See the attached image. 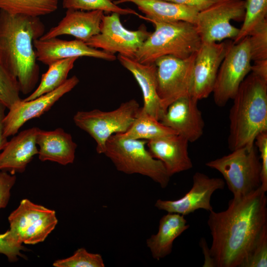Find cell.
I'll return each instance as SVG.
<instances>
[{"label": "cell", "mask_w": 267, "mask_h": 267, "mask_svg": "<svg viewBox=\"0 0 267 267\" xmlns=\"http://www.w3.org/2000/svg\"><path fill=\"white\" fill-rule=\"evenodd\" d=\"M192 8L198 12L202 11L220 0H165Z\"/></svg>", "instance_id": "74e56055"}, {"label": "cell", "mask_w": 267, "mask_h": 267, "mask_svg": "<svg viewBox=\"0 0 267 267\" xmlns=\"http://www.w3.org/2000/svg\"><path fill=\"white\" fill-rule=\"evenodd\" d=\"M60 0H0V10L39 17L55 11Z\"/></svg>", "instance_id": "4316f807"}, {"label": "cell", "mask_w": 267, "mask_h": 267, "mask_svg": "<svg viewBox=\"0 0 267 267\" xmlns=\"http://www.w3.org/2000/svg\"><path fill=\"white\" fill-rule=\"evenodd\" d=\"M208 225L212 237L209 248L214 267H241L247 256L267 230V197L260 187L227 209L209 212Z\"/></svg>", "instance_id": "6da1fadb"}, {"label": "cell", "mask_w": 267, "mask_h": 267, "mask_svg": "<svg viewBox=\"0 0 267 267\" xmlns=\"http://www.w3.org/2000/svg\"><path fill=\"white\" fill-rule=\"evenodd\" d=\"M232 99L228 137L231 151L254 145L257 135L267 131V81L251 73Z\"/></svg>", "instance_id": "3957f363"}, {"label": "cell", "mask_w": 267, "mask_h": 267, "mask_svg": "<svg viewBox=\"0 0 267 267\" xmlns=\"http://www.w3.org/2000/svg\"><path fill=\"white\" fill-rule=\"evenodd\" d=\"M189 227L184 216L168 213L159 221L158 231L146 240L153 259L160 260L170 254L175 240Z\"/></svg>", "instance_id": "603a6c76"}, {"label": "cell", "mask_w": 267, "mask_h": 267, "mask_svg": "<svg viewBox=\"0 0 267 267\" xmlns=\"http://www.w3.org/2000/svg\"><path fill=\"white\" fill-rule=\"evenodd\" d=\"M39 130L38 127L25 130L7 141L0 152V171L11 175L25 171L34 156L38 154L37 136Z\"/></svg>", "instance_id": "ffe728a7"}, {"label": "cell", "mask_w": 267, "mask_h": 267, "mask_svg": "<svg viewBox=\"0 0 267 267\" xmlns=\"http://www.w3.org/2000/svg\"><path fill=\"white\" fill-rule=\"evenodd\" d=\"M192 180V187L182 197L175 200L158 199L155 207L167 213L184 216L199 209L209 212L213 210L211 204L212 195L216 190L224 188V180L219 178H210L204 173L196 172Z\"/></svg>", "instance_id": "5bb4252c"}, {"label": "cell", "mask_w": 267, "mask_h": 267, "mask_svg": "<svg viewBox=\"0 0 267 267\" xmlns=\"http://www.w3.org/2000/svg\"><path fill=\"white\" fill-rule=\"evenodd\" d=\"M205 165L222 175L234 200L241 199L261 187V163L255 145L236 149Z\"/></svg>", "instance_id": "8992f818"}, {"label": "cell", "mask_w": 267, "mask_h": 267, "mask_svg": "<svg viewBox=\"0 0 267 267\" xmlns=\"http://www.w3.org/2000/svg\"><path fill=\"white\" fill-rule=\"evenodd\" d=\"M233 41L202 43L196 52L192 96L201 100L212 93L221 64Z\"/></svg>", "instance_id": "7c38bea8"}, {"label": "cell", "mask_w": 267, "mask_h": 267, "mask_svg": "<svg viewBox=\"0 0 267 267\" xmlns=\"http://www.w3.org/2000/svg\"><path fill=\"white\" fill-rule=\"evenodd\" d=\"M44 29L39 17L0 10V63L17 78L24 94L32 92L38 81L33 42L44 34Z\"/></svg>", "instance_id": "7a4b0ae2"}, {"label": "cell", "mask_w": 267, "mask_h": 267, "mask_svg": "<svg viewBox=\"0 0 267 267\" xmlns=\"http://www.w3.org/2000/svg\"><path fill=\"white\" fill-rule=\"evenodd\" d=\"M200 246L202 249L205 257L204 264L203 267H214L213 261L211 256L210 249L204 238H201V240L200 241Z\"/></svg>", "instance_id": "60d3db41"}, {"label": "cell", "mask_w": 267, "mask_h": 267, "mask_svg": "<svg viewBox=\"0 0 267 267\" xmlns=\"http://www.w3.org/2000/svg\"><path fill=\"white\" fill-rule=\"evenodd\" d=\"M120 14L111 13L104 15L100 32L86 43L89 46L102 50L108 53L134 58L135 54L151 32L143 24L136 30L125 28L122 24Z\"/></svg>", "instance_id": "8fae6325"}, {"label": "cell", "mask_w": 267, "mask_h": 267, "mask_svg": "<svg viewBox=\"0 0 267 267\" xmlns=\"http://www.w3.org/2000/svg\"><path fill=\"white\" fill-rule=\"evenodd\" d=\"M196 52L185 59L166 55L155 61L157 92L165 111L176 100L192 95Z\"/></svg>", "instance_id": "ba28073f"}, {"label": "cell", "mask_w": 267, "mask_h": 267, "mask_svg": "<svg viewBox=\"0 0 267 267\" xmlns=\"http://www.w3.org/2000/svg\"><path fill=\"white\" fill-rule=\"evenodd\" d=\"M63 7L67 9L101 10L107 13H117L120 15H139V14L132 9L119 6L115 4L113 0H63Z\"/></svg>", "instance_id": "f546056e"}, {"label": "cell", "mask_w": 267, "mask_h": 267, "mask_svg": "<svg viewBox=\"0 0 267 267\" xmlns=\"http://www.w3.org/2000/svg\"><path fill=\"white\" fill-rule=\"evenodd\" d=\"M33 45L37 59L48 66L56 61L73 57L87 56L109 61L116 59L114 54L91 47L77 39L66 41L57 37L47 40L38 39L33 42Z\"/></svg>", "instance_id": "2e32d148"}, {"label": "cell", "mask_w": 267, "mask_h": 267, "mask_svg": "<svg viewBox=\"0 0 267 267\" xmlns=\"http://www.w3.org/2000/svg\"><path fill=\"white\" fill-rule=\"evenodd\" d=\"M16 179L15 175L0 171V209L7 206L10 197V191Z\"/></svg>", "instance_id": "8d00e7d4"}, {"label": "cell", "mask_w": 267, "mask_h": 267, "mask_svg": "<svg viewBox=\"0 0 267 267\" xmlns=\"http://www.w3.org/2000/svg\"><path fill=\"white\" fill-rule=\"evenodd\" d=\"M198 101L192 95L176 100L167 108L160 122L189 142L197 141L202 136L205 126Z\"/></svg>", "instance_id": "9a60e30c"}, {"label": "cell", "mask_w": 267, "mask_h": 267, "mask_svg": "<svg viewBox=\"0 0 267 267\" xmlns=\"http://www.w3.org/2000/svg\"><path fill=\"white\" fill-rule=\"evenodd\" d=\"M57 222L55 212L50 210L25 230L20 238L21 243L33 245L43 242L54 229Z\"/></svg>", "instance_id": "f1b7e54d"}, {"label": "cell", "mask_w": 267, "mask_h": 267, "mask_svg": "<svg viewBox=\"0 0 267 267\" xmlns=\"http://www.w3.org/2000/svg\"><path fill=\"white\" fill-rule=\"evenodd\" d=\"M254 62L251 67V73L267 81V59Z\"/></svg>", "instance_id": "f35d334b"}, {"label": "cell", "mask_w": 267, "mask_h": 267, "mask_svg": "<svg viewBox=\"0 0 267 267\" xmlns=\"http://www.w3.org/2000/svg\"><path fill=\"white\" fill-rule=\"evenodd\" d=\"M78 58L73 57L62 59L49 65L47 71L43 74L37 88L23 100L29 101L34 99L61 86L67 80L68 74Z\"/></svg>", "instance_id": "484cf974"}, {"label": "cell", "mask_w": 267, "mask_h": 267, "mask_svg": "<svg viewBox=\"0 0 267 267\" xmlns=\"http://www.w3.org/2000/svg\"><path fill=\"white\" fill-rule=\"evenodd\" d=\"M251 61L247 36L233 44L221 64L212 92L217 106L223 107L233 98L241 84L251 71Z\"/></svg>", "instance_id": "30bf717a"}, {"label": "cell", "mask_w": 267, "mask_h": 267, "mask_svg": "<svg viewBox=\"0 0 267 267\" xmlns=\"http://www.w3.org/2000/svg\"><path fill=\"white\" fill-rule=\"evenodd\" d=\"M267 267V230L260 237L241 267Z\"/></svg>", "instance_id": "836d02e7"}, {"label": "cell", "mask_w": 267, "mask_h": 267, "mask_svg": "<svg viewBox=\"0 0 267 267\" xmlns=\"http://www.w3.org/2000/svg\"><path fill=\"white\" fill-rule=\"evenodd\" d=\"M251 60L267 59V19L256 27L248 36Z\"/></svg>", "instance_id": "d6a6232c"}, {"label": "cell", "mask_w": 267, "mask_h": 267, "mask_svg": "<svg viewBox=\"0 0 267 267\" xmlns=\"http://www.w3.org/2000/svg\"><path fill=\"white\" fill-rule=\"evenodd\" d=\"M104 12L101 10L87 11L68 9L65 16L55 27L44 34L41 40L69 35L77 40L87 42L100 32Z\"/></svg>", "instance_id": "d6986e66"}, {"label": "cell", "mask_w": 267, "mask_h": 267, "mask_svg": "<svg viewBox=\"0 0 267 267\" xmlns=\"http://www.w3.org/2000/svg\"><path fill=\"white\" fill-rule=\"evenodd\" d=\"M124 138L150 140L177 133L159 121L140 110L130 128L117 134Z\"/></svg>", "instance_id": "d4e9b609"}, {"label": "cell", "mask_w": 267, "mask_h": 267, "mask_svg": "<svg viewBox=\"0 0 267 267\" xmlns=\"http://www.w3.org/2000/svg\"><path fill=\"white\" fill-rule=\"evenodd\" d=\"M50 210L27 199H23L19 206L10 213L8 218L9 223L8 230L13 240L17 244L22 245L20 238L25 230Z\"/></svg>", "instance_id": "cb8c5ba5"}, {"label": "cell", "mask_w": 267, "mask_h": 267, "mask_svg": "<svg viewBox=\"0 0 267 267\" xmlns=\"http://www.w3.org/2000/svg\"><path fill=\"white\" fill-rule=\"evenodd\" d=\"M118 5L125 2L134 4L145 14L140 18L161 22L186 21L195 24L198 12L186 6L165 0H116Z\"/></svg>", "instance_id": "7402d4cb"}, {"label": "cell", "mask_w": 267, "mask_h": 267, "mask_svg": "<svg viewBox=\"0 0 267 267\" xmlns=\"http://www.w3.org/2000/svg\"><path fill=\"white\" fill-rule=\"evenodd\" d=\"M245 7L243 23L238 35L233 40L234 44L248 36L256 27L267 19V0H246Z\"/></svg>", "instance_id": "83f0119b"}, {"label": "cell", "mask_w": 267, "mask_h": 267, "mask_svg": "<svg viewBox=\"0 0 267 267\" xmlns=\"http://www.w3.org/2000/svg\"><path fill=\"white\" fill-rule=\"evenodd\" d=\"M245 15V0H220L198 12L194 24L202 43L234 40L239 28L230 21H243Z\"/></svg>", "instance_id": "9c48e42d"}, {"label": "cell", "mask_w": 267, "mask_h": 267, "mask_svg": "<svg viewBox=\"0 0 267 267\" xmlns=\"http://www.w3.org/2000/svg\"><path fill=\"white\" fill-rule=\"evenodd\" d=\"M37 144L41 161H50L64 166L74 161L77 145L71 135L61 128L49 131L40 129Z\"/></svg>", "instance_id": "44dd1931"}, {"label": "cell", "mask_w": 267, "mask_h": 267, "mask_svg": "<svg viewBox=\"0 0 267 267\" xmlns=\"http://www.w3.org/2000/svg\"><path fill=\"white\" fill-rule=\"evenodd\" d=\"M55 267H104L105 264L101 255L89 252L86 249H78L74 254L67 258L55 261Z\"/></svg>", "instance_id": "1f68e13d"}, {"label": "cell", "mask_w": 267, "mask_h": 267, "mask_svg": "<svg viewBox=\"0 0 267 267\" xmlns=\"http://www.w3.org/2000/svg\"><path fill=\"white\" fill-rule=\"evenodd\" d=\"M147 143L145 140L124 138L116 134L107 140L103 154L118 171L147 177L161 187L165 188L171 176L163 164L154 158L146 148Z\"/></svg>", "instance_id": "5b68a950"}, {"label": "cell", "mask_w": 267, "mask_h": 267, "mask_svg": "<svg viewBox=\"0 0 267 267\" xmlns=\"http://www.w3.org/2000/svg\"><path fill=\"white\" fill-rule=\"evenodd\" d=\"M6 107L0 102V152L7 142V137L4 135L3 120L5 115Z\"/></svg>", "instance_id": "ab89813d"}, {"label": "cell", "mask_w": 267, "mask_h": 267, "mask_svg": "<svg viewBox=\"0 0 267 267\" xmlns=\"http://www.w3.org/2000/svg\"><path fill=\"white\" fill-rule=\"evenodd\" d=\"M254 144L260 153L261 163V188L266 192L267 191V131L259 134L255 138Z\"/></svg>", "instance_id": "e575fe53"}, {"label": "cell", "mask_w": 267, "mask_h": 267, "mask_svg": "<svg viewBox=\"0 0 267 267\" xmlns=\"http://www.w3.org/2000/svg\"><path fill=\"white\" fill-rule=\"evenodd\" d=\"M117 59L121 65L132 74L141 89L143 99V105L141 110L160 121L165 111L157 92L155 63L142 64L134 58L120 54L118 55Z\"/></svg>", "instance_id": "ac0fdd59"}, {"label": "cell", "mask_w": 267, "mask_h": 267, "mask_svg": "<svg viewBox=\"0 0 267 267\" xmlns=\"http://www.w3.org/2000/svg\"><path fill=\"white\" fill-rule=\"evenodd\" d=\"M147 21L154 25L155 30L135 54L134 58L141 63H154L166 55L185 59L197 51L202 43L194 24L182 21Z\"/></svg>", "instance_id": "277c9868"}, {"label": "cell", "mask_w": 267, "mask_h": 267, "mask_svg": "<svg viewBox=\"0 0 267 267\" xmlns=\"http://www.w3.org/2000/svg\"><path fill=\"white\" fill-rule=\"evenodd\" d=\"M79 83L78 78L73 76L52 91L31 100L22 99L9 109L8 112L5 115L3 120L4 135L6 137L15 135L25 123L40 117L48 111L56 101L70 91Z\"/></svg>", "instance_id": "4fadbf2b"}, {"label": "cell", "mask_w": 267, "mask_h": 267, "mask_svg": "<svg viewBox=\"0 0 267 267\" xmlns=\"http://www.w3.org/2000/svg\"><path fill=\"white\" fill-rule=\"evenodd\" d=\"M140 109L138 102L132 99L122 103L117 108L110 111L97 109L79 111L74 115L73 121L78 127L95 140L97 153L103 154L109 138L113 134L126 132Z\"/></svg>", "instance_id": "52a82bcc"}, {"label": "cell", "mask_w": 267, "mask_h": 267, "mask_svg": "<svg viewBox=\"0 0 267 267\" xmlns=\"http://www.w3.org/2000/svg\"><path fill=\"white\" fill-rule=\"evenodd\" d=\"M24 247L22 245L16 243L11 238L9 230L0 234V253L4 255L10 262L18 260V257L22 255L21 251Z\"/></svg>", "instance_id": "d590c367"}, {"label": "cell", "mask_w": 267, "mask_h": 267, "mask_svg": "<svg viewBox=\"0 0 267 267\" xmlns=\"http://www.w3.org/2000/svg\"><path fill=\"white\" fill-rule=\"evenodd\" d=\"M188 142L183 136L173 134L148 140L146 146L152 156L163 164L171 177L193 167L188 152Z\"/></svg>", "instance_id": "e0dca14e"}, {"label": "cell", "mask_w": 267, "mask_h": 267, "mask_svg": "<svg viewBox=\"0 0 267 267\" xmlns=\"http://www.w3.org/2000/svg\"><path fill=\"white\" fill-rule=\"evenodd\" d=\"M20 92L17 78L0 63V102L10 109L22 100Z\"/></svg>", "instance_id": "4dcf8cb0"}]
</instances>
